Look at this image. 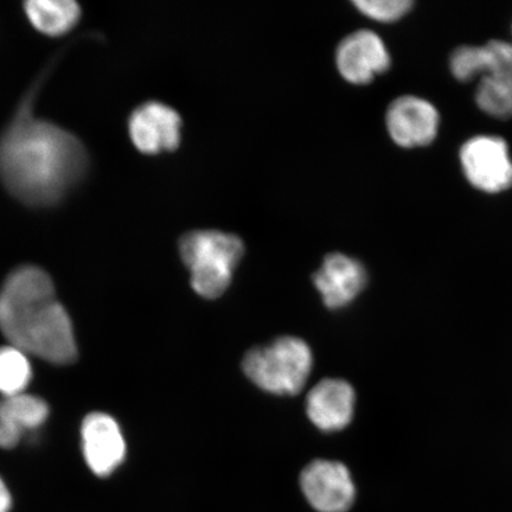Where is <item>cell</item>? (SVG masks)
Wrapping results in <instances>:
<instances>
[{"label": "cell", "instance_id": "obj_1", "mask_svg": "<svg viewBox=\"0 0 512 512\" xmlns=\"http://www.w3.org/2000/svg\"><path fill=\"white\" fill-rule=\"evenodd\" d=\"M50 63L23 96L0 134V179L19 201L47 207L62 200L85 176L88 153L72 132L36 118L32 108Z\"/></svg>", "mask_w": 512, "mask_h": 512}, {"label": "cell", "instance_id": "obj_2", "mask_svg": "<svg viewBox=\"0 0 512 512\" xmlns=\"http://www.w3.org/2000/svg\"><path fill=\"white\" fill-rule=\"evenodd\" d=\"M0 331L12 347L55 364L75 361L72 320L56 298L47 272L23 266L0 290Z\"/></svg>", "mask_w": 512, "mask_h": 512}, {"label": "cell", "instance_id": "obj_3", "mask_svg": "<svg viewBox=\"0 0 512 512\" xmlns=\"http://www.w3.org/2000/svg\"><path fill=\"white\" fill-rule=\"evenodd\" d=\"M179 253L189 268L194 291L203 298L216 299L232 283L245 246L239 236L233 234L196 230L183 236Z\"/></svg>", "mask_w": 512, "mask_h": 512}, {"label": "cell", "instance_id": "obj_4", "mask_svg": "<svg viewBox=\"0 0 512 512\" xmlns=\"http://www.w3.org/2000/svg\"><path fill=\"white\" fill-rule=\"evenodd\" d=\"M312 364L309 345L303 339L285 336L249 350L242 368L248 379L265 392L293 396L305 387Z\"/></svg>", "mask_w": 512, "mask_h": 512}, {"label": "cell", "instance_id": "obj_5", "mask_svg": "<svg viewBox=\"0 0 512 512\" xmlns=\"http://www.w3.org/2000/svg\"><path fill=\"white\" fill-rule=\"evenodd\" d=\"M460 163L473 187L496 194L512 187V160L507 143L494 136L467 140L460 150Z\"/></svg>", "mask_w": 512, "mask_h": 512}, {"label": "cell", "instance_id": "obj_6", "mask_svg": "<svg viewBox=\"0 0 512 512\" xmlns=\"http://www.w3.org/2000/svg\"><path fill=\"white\" fill-rule=\"evenodd\" d=\"M300 486L307 502L318 512H348L355 503V483L342 463L315 460L300 475Z\"/></svg>", "mask_w": 512, "mask_h": 512}, {"label": "cell", "instance_id": "obj_7", "mask_svg": "<svg viewBox=\"0 0 512 512\" xmlns=\"http://www.w3.org/2000/svg\"><path fill=\"white\" fill-rule=\"evenodd\" d=\"M181 127L178 112L158 101L145 102L128 119V132L134 146L149 155L177 149L181 143Z\"/></svg>", "mask_w": 512, "mask_h": 512}, {"label": "cell", "instance_id": "obj_8", "mask_svg": "<svg viewBox=\"0 0 512 512\" xmlns=\"http://www.w3.org/2000/svg\"><path fill=\"white\" fill-rule=\"evenodd\" d=\"M336 64L345 80L354 85H367L375 76L388 70L390 55L379 35L358 30L339 44Z\"/></svg>", "mask_w": 512, "mask_h": 512}, {"label": "cell", "instance_id": "obj_9", "mask_svg": "<svg viewBox=\"0 0 512 512\" xmlns=\"http://www.w3.org/2000/svg\"><path fill=\"white\" fill-rule=\"evenodd\" d=\"M387 127L390 137L402 147L426 146L437 137L439 113L427 100L401 96L388 108Z\"/></svg>", "mask_w": 512, "mask_h": 512}, {"label": "cell", "instance_id": "obj_10", "mask_svg": "<svg viewBox=\"0 0 512 512\" xmlns=\"http://www.w3.org/2000/svg\"><path fill=\"white\" fill-rule=\"evenodd\" d=\"M82 450L89 469L99 477H107L123 464L126 444L120 427L110 415L92 413L83 420Z\"/></svg>", "mask_w": 512, "mask_h": 512}, {"label": "cell", "instance_id": "obj_11", "mask_svg": "<svg viewBox=\"0 0 512 512\" xmlns=\"http://www.w3.org/2000/svg\"><path fill=\"white\" fill-rule=\"evenodd\" d=\"M312 279L324 304L336 310L350 305L360 296L368 284V273L360 261L334 253L326 256Z\"/></svg>", "mask_w": 512, "mask_h": 512}, {"label": "cell", "instance_id": "obj_12", "mask_svg": "<svg viewBox=\"0 0 512 512\" xmlns=\"http://www.w3.org/2000/svg\"><path fill=\"white\" fill-rule=\"evenodd\" d=\"M355 402V390L349 382L326 379L307 395L306 413L319 430L342 431L354 418Z\"/></svg>", "mask_w": 512, "mask_h": 512}, {"label": "cell", "instance_id": "obj_13", "mask_svg": "<svg viewBox=\"0 0 512 512\" xmlns=\"http://www.w3.org/2000/svg\"><path fill=\"white\" fill-rule=\"evenodd\" d=\"M47 402L34 395L19 394L0 400V447H15L24 432L46 422Z\"/></svg>", "mask_w": 512, "mask_h": 512}, {"label": "cell", "instance_id": "obj_14", "mask_svg": "<svg viewBox=\"0 0 512 512\" xmlns=\"http://www.w3.org/2000/svg\"><path fill=\"white\" fill-rule=\"evenodd\" d=\"M24 8L32 25L51 36L72 29L81 15L80 5L74 0H28Z\"/></svg>", "mask_w": 512, "mask_h": 512}, {"label": "cell", "instance_id": "obj_15", "mask_svg": "<svg viewBox=\"0 0 512 512\" xmlns=\"http://www.w3.org/2000/svg\"><path fill=\"white\" fill-rule=\"evenodd\" d=\"M30 380L28 355L12 345L0 348V394L4 398L23 394Z\"/></svg>", "mask_w": 512, "mask_h": 512}, {"label": "cell", "instance_id": "obj_16", "mask_svg": "<svg viewBox=\"0 0 512 512\" xmlns=\"http://www.w3.org/2000/svg\"><path fill=\"white\" fill-rule=\"evenodd\" d=\"M476 101L480 110L491 117L512 118V83L484 76L480 78Z\"/></svg>", "mask_w": 512, "mask_h": 512}, {"label": "cell", "instance_id": "obj_17", "mask_svg": "<svg viewBox=\"0 0 512 512\" xmlns=\"http://www.w3.org/2000/svg\"><path fill=\"white\" fill-rule=\"evenodd\" d=\"M358 11L377 22L399 21L412 9L411 0H356Z\"/></svg>", "mask_w": 512, "mask_h": 512}, {"label": "cell", "instance_id": "obj_18", "mask_svg": "<svg viewBox=\"0 0 512 512\" xmlns=\"http://www.w3.org/2000/svg\"><path fill=\"white\" fill-rule=\"evenodd\" d=\"M12 507V498L8 486L0 478V512H10Z\"/></svg>", "mask_w": 512, "mask_h": 512}]
</instances>
